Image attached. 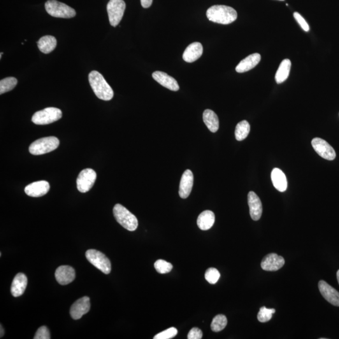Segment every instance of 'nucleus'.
Segmentation results:
<instances>
[{
    "label": "nucleus",
    "mask_w": 339,
    "mask_h": 339,
    "mask_svg": "<svg viewBox=\"0 0 339 339\" xmlns=\"http://www.w3.org/2000/svg\"><path fill=\"white\" fill-rule=\"evenodd\" d=\"M203 53V45L199 42L190 44L184 51L183 59L188 63H192L198 60Z\"/></svg>",
    "instance_id": "6ab92c4d"
},
{
    "label": "nucleus",
    "mask_w": 339,
    "mask_h": 339,
    "mask_svg": "<svg viewBox=\"0 0 339 339\" xmlns=\"http://www.w3.org/2000/svg\"><path fill=\"white\" fill-rule=\"evenodd\" d=\"M193 173L190 170H187L183 173L182 178H181L179 192H178L181 198L187 199L190 196L192 187H193Z\"/></svg>",
    "instance_id": "f3484780"
},
{
    "label": "nucleus",
    "mask_w": 339,
    "mask_h": 339,
    "mask_svg": "<svg viewBox=\"0 0 339 339\" xmlns=\"http://www.w3.org/2000/svg\"><path fill=\"white\" fill-rule=\"evenodd\" d=\"M312 145L313 149L323 159L327 160H333L336 159L335 150L326 141L319 138H313Z\"/></svg>",
    "instance_id": "9d476101"
},
{
    "label": "nucleus",
    "mask_w": 339,
    "mask_h": 339,
    "mask_svg": "<svg viewBox=\"0 0 339 339\" xmlns=\"http://www.w3.org/2000/svg\"><path fill=\"white\" fill-rule=\"evenodd\" d=\"M85 256L89 263L106 275L110 274L111 264L110 259L103 253L96 250H89L85 253Z\"/></svg>",
    "instance_id": "0eeeda50"
},
{
    "label": "nucleus",
    "mask_w": 339,
    "mask_h": 339,
    "mask_svg": "<svg viewBox=\"0 0 339 339\" xmlns=\"http://www.w3.org/2000/svg\"><path fill=\"white\" fill-rule=\"evenodd\" d=\"M49 189V183L47 181L41 180L28 185L25 188V192L30 197H40L47 194Z\"/></svg>",
    "instance_id": "4468645a"
},
{
    "label": "nucleus",
    "mask_w": 339,
    "mask_h": 339,
    "mask_svg": "<svg viewBox=\"0 0 339 339\" xmlns=\"http://www.w3.org/2000/svg\"><path fill=\"white\" fill-rule=\"evenodd\" d=\"M275 312L276 310L274 308L269 309V308H266V306H263V307L260 308L259 312L257 314V319L262 323L268 322L272 319V315Z\"/></svg>",
    "instance_id": "c756f323"
},
{
    "label": "nucleus",
    "mask_w": 339,
    "mask_h": 339,
    "mask_svg": "<svg viewBox=\"0 0 339 339\" xmlns=\"http://www.w3.org/2000/svg\"><path fill=\"white\" fill-rule=\"evenodd\" d=\"M153 0H141V6L145 8H149L152 5Z\"/></svg>",
    "instance_id": "e433bc0d"
},
{
    "label": "nucleus",
    "mask_w": 339,
    "mask_h": 339,
    "mask_svg": "<svg viewBox=\"0 0 339 339\" xmlns=\"http://www.w3.org/2000/svg\"><path fill=\"white\" fill-rule=\"evenodd\" d=\"M59 143V139L56 137H45L32 143L30 146L29 152L34 155L45 154L57 149Z\"/></svg>",
    "instance_id": "20e7f679"
},
{
    "label": "nucleus",
    "mask_w": 339,
    "mask_h": 339,
    "mask_svg": "<svg viewBox=\"0 0 339 339\" xmlns=\"http://www.w3.org/2000/svg\"><path fill=\"white\" fill-rule=\"evenodd\" d=\"M206 15L211 22L222 25L232 24L238 17V13L234 8L225 5L210 7L207 11Z\"/></svg>",
    "instance_id": "f257e3e1"
},
{
    "label": "nucleus",
    "mask_w": 339,
    "mask_h": 339,
    "mask_svg": "<svg viewBox=\"0 0 339 339\" xmlns=\"http://www.w3.org/2000/svg\"><path fill=\"white\" fill-rule=\"evenodd\" d=\"M0 329H1V335H0V338H3V336H4V329L3 328V327H2L1 325V327H0Z\"/></svg>",
    "instance_id": "4c0bfd02"
},
{
    "label": "nucleus",
    "mask_w": 339,
    "mask_h": 339,
    "mask_svg": "<svg viewBox=\"0 0 339 339\" xmlns=\"http://www.w3.org/2000/svg\"><path fill=\"white\" fill-rule=\"evenodd\" d=\"M280 1H284V0H280Z\"/></svg>",
    "instance_id": "a19ab883"
},
{
    "label": "nucleus",
    "mask_w": 339,
    "mask_h": 339,
    "mask_svg": "<svg viewBox=\"0 0 339 339\" xmlns=\"http://www.w3.org/2000/svg\"><path fill=\"white\" fill-rule=\"evenodd\" d=\"M34 339H50V332L46 326H42L37 330Z\"/></svg>",
    "instance_id": "72a5a7b5"
},
{
    "label": "nucleus",
    "mask_w": 339,
    "mask_h": 339,
    "mask_svg": "<svg viewBox=\"0 0 339 339\" xmlns=\"http://www.w3.org/2000/svg\"><path fill=\"white\" fill-rule=\"evenodd\" d=\"M62 117V111L56 108H47L37 111L32 117V122L36 125H45L59 120Z\"/></svg>",
    "instance_id": "423d86ee"
},
{
    "label": "nucleus",
    "mask_w": 339,
    "mask_h": 339,
    "mask_svg": "<svg viewBox=\"0 0 339 339\" xmlns=\"http://www.w3.org/2000/svg\"><path fill=\"white\" fill-rule=\"evenodd\" d=\"M114 216L121 226L129 231H134L138 226L135 215L121 204H116L113 208Z\"/></svg>",
    "instance_id": "7ed1b4c3"
},
{
    "label": "nucleus",
    "mask_w": 339,
    "mask_h": 339,
    "mask_svg": "<svg viewBox=\"0 0 339 339\" xmlns=\"http://www.w3.org/2000/svg\"><path fill=\"white\" fill-rule=\"evenodd\" d=\"M90 299L88 297H84L78 299L71 306L70 314L74 320L80 319L84 315L86 314L90 310Z\"/></svg>",
    "instance_id": "f8f14e48"
},
{
    "label": "nucleus",
    "mask_w": 339,
    "mask_h": 339,
    "mask_svg": "<svg viewBox=\"0 0 339 339\" xmlns=\"http://www.w3.org/2000/svg\"><path fill=\"white\" fill-rule=\"evenodd\" d=\"M292 62L289 59L283 60L278 67L275 75L276 82L278 84L285 82L289 78L291 70Z\"/></svg>",
    "instance_id": "a878e982"
},
{
    "label": "nucleus",
    "mask_w": 339,
    "mask_h": 339,
    "mask_svg": "<svg viewBox=\"0 0 339 339\" xmlns=\"http://www.w3.org/2000/svg\"><path fill=\"white\" fill-rule=\"evenodd\" d=\"M28 280L24 273L17 274L11 283V293L14 297H18L24 294L27 286Z\"/></svg>",
    "instance_id": "412c9836"
},
{
    "label": "nucleus",
    "mask_w": 339,
    "mask_h": 339,
    "mask_svg": "<svg viewBox=\"0 0 339 339\" xmlns=\"http://www.w3.org/2000/svg\"><path fill=\"white\" fill-rule=\"evenodd\" d=\"M261 59V55L259 53H253V54L241 60L236 66V71L237 73H243L252 70L259 63Z\"/></svg>",
    "instance_id": "aec40b11"
},
{
    "label": "nucleus",
    "mask_w": 339,
    "mask_h": 339,
    "mask_svg": "<svg viewBox=\"0 0 339 339\" xmlns=\"http://www.w3.org/2000/svg\"><path fill=\"white\" fill-rule=\"evenodd\" d=\"M154 266L157 272L161 274L170 272L173 268L172 264L163 259L157 260L155 263Z\"/></svg>",
    "instance_id": "7c9ffc66"
},
{
    "label": "nucleus",
    "mask_w": 339,
    "mask_h": 339,
    "mask_svg": "<svg viewBox=\"0 0 339 339\" xmlns=\"http://www.w3.org/2000/svg\"><path fill=\"white\" fill-rule=\"evenodd\" d=\"M203 334L201 329L194 327L190 330L188 334V339H201L203 338Z\"/></svg>",
    "instance_id": "c9c22d12"
},
{
    "label": "nucleus",
    "mask_w": 339,
    "mask_h": 339,
    "mask_svg": "<svg viewBox=\"0 0 339 339\" xmlns=\"http://www.w3.org/2000/svg\"><path fill=\"white\" fill-rule=\"evenodd\" d=\"M250 132V125L247 121L244 120L237 125L235 130V136L238 141L245 140Z\"/></svg>",
    "instance_id": "bb28decb"
},
{
    "label": "nucleus",
    "mask_w": 339,
    "mask_h": 339,
    "mask_svg": "<svg viewBox=\"0 0 339 339\" xmlns=\"http://www.w3.org/2000/svg\"><path fill=\"white\" fill-rule=\"evenodd\" d=\"M153 78L159 83L160 85L173 91H177L179 90V85L175 79L170 76L166 73L161 71L154 72L152 74Z\"/></svg>",
    "instance_id": "a211bd4d"
},
{
    "label": "nucleus",
    "mask_w": 339,
    "mask_h": 339,
    "mask_svg": "<svg viewBox=\"0 0 339 339\" xmlns=\"http://www.w3.org/2000/svg\"><path fill=\"white\" fill-rule=\"evenodd\" d=\"M227 324V320L226 316L224 315H218L215 316L211 323V329L213 332L218 333L225 329Z\"/></svg>",
    "instance_id": "c85d7f7f"
},
{
    "label": "nucleus",
    "mask_w": 339,
    "mask_h": 339,
    "mask_svg": "<svg viewBox=\"0 0 339 339\" xmlns=\"http://www.w3.org/2000/svg\"><path fill=\"white\" fill-rule=\"evenodd\" d=\"M271 180L276 190L281 192L286 191L288 183L286 175L279 169H274L271 172Z\"/></svg>",
    "instance_id": "4be33fe9"
},
{
    "label": "nucleus",
    "mask_w": 339,
    "mask_h": 339,
    "mask_svg": "<svg viewBox=\"0 0 339 339\" xmlns=\"http://www.w3.org/2000/svg\"><path fill=\"white\" fill-rule=\"evenodd\" d=\"M55 276L60 285H66L75 279L76 272L73 267L60 266L55 271Z\"/></svg>",
    "instance_id": "2eb2a0df"
},
{
    "label": "nucleus",
    "mask_w": 339,
    "mask_h": 339,
    "mask_svg": "<svg viewBox=\"0 0 339 339\" xmlns=\"http://www.w3.org/2000/svg\"><path fill=\"white\" fill-rule=\"evenodd\" d=\"M126 4L123 0H110L107 4L109 20L111 26L114 27L119 25L124 15Z\"/></svg>",
    "instance_id": "6e6552de"
},
{
    "label": "nucleus",
    "mask_w": 339,
    "mask_h": 339,
    "mask_svg": "<svg viewBox=\"0 0 339 339\" xmlns=\"http://www.w3.org/2000/svg\"><path fill=\"white\" fill-rule=\"evenodd\" d=\"M294 17L295 19L297 20V22H298L299 26L301 27V29H302L304 31L306 32L309 31V25H308L307 22H306L305 20L304 19V18L298 12H295L294 13Z\"/></svg>",
    "instance_id": "f704fd0d"
},
{
    "label": "nucleus",
    "mask_w": 339,
    "mask_h": 339,
    "mask_svg": "<svg viewBox=\"0 0 339 339\" xmlns=\"http://www.w3.org/2000/svg\"><path fill=\"white\" fill-rule=\"evenodd\" d=\"M337 278H338V281L339 284V269L338 271V272H337Z\"/></svg>",
    "instance_id": "58836bf2"
},
{
    "label": "nucleus",
    "mask_w": 339,
    "mask_h": 339,
    "mask_svg": "<svg viewBox=\"0 0 339 339\" xmlns=\"http://www.w3.org/2000/svg\"><path fill=\"white\" fill-rule=\"evenodd\" d=\"M37 45L41 52L47 54L52 52L57 46V40L54 37L46 36L41 37L37 42Z\"/></svg>",
    "instance_id": "b1692460"
},
{
    "label": "nucleus",
    "mask_w": 339,
    "mask_h": 339,
    "mask_svg": "<svg viewBox=\"0 0 339 339\" xmlns=\"http://www.w3.org/2000/svg\"><path fill=\"white\" fill-rule=\"evenodd\" d=\"M18 83L17 79L13 77H9L0 81V94L10 91L15 87Z\"/></svg>",
    "instance_id": "cd10ccee"
},
{
    "label": "nucleus",
    "mask_w": 339,
    "mask_h": 339,
    "mask_svg": "<svg viewBox=\"0 0 339 339\" xmlns=\"http://www.w3.org/2000/svg\"><path fill=\"white\" fill-rule=\"evenodd\" d=\"M45 8L47 12L53 17L71 18L76 15L74 9L56 0H48L45 4Z\"/></svg>",
    "instance_id": "39448f33"
},
{
    "label": "nucleus",
    "mask_w": 339,
    "mask_h": 339,
    "mask_svg": "<svg viewBox=\"0 0 339 339\" xmlns=\"http://www.w3.org/2000/svg\"><path fill=\"white\" fill-rule=\"evenodd\" d=\"M320 294L329 303L339 306V292L325 281L320 280L319 283Z\"/></svg>",
    "instance_id": "ddd939ff"
},
{
    "label": "nucleus",
    "mask_w": 339,
    "mask_h": 339,
    "mask_svg": "<svg viewBox=\"0 0 339 339\" xmlns=\"http://www.w3.org/2000/svg\"><path fill=\"white\" fill-rule=\"evenodd\" d=\"M285 263V259L282 256H278L276 253H270L262 260L261 266L264 270L276 271L282 268Z\"/></svg>",
    "instance_id": "9b49d317"
},
{
    "label": "nucleus",
    "mask_w": 339,
    "mask_h": 339,
    "mask_svg": "<svg viewBox=\"0 0 339 339\" xmlns=\"http://www.w3.org/2000/svg\"><path fill=\"white\" fill-rule=\"evenodd\" d=\"M97 175L94 170L86 169L81 171L77 179V188L79 191L85 193L89 191L96 180Z\"/></svg>",
    "instance_id": "1a4fd4ad"
},
{
    "label": "nucleus",
    "mask_w": 339,
    "mask_h": 339,
    "mask_svg": "<svg viewBox=\"0 0 339 339\" xmlns=\"http://www.w3.org/2000/svg\"><path fill=\"white\" fill-rule=\"evenodd\" d=\"M203 121L208 128L212 133H215L219 129V118L213 111L206 110L203 113Z\"/></svg>",
    "instance_id": "393cba45"
},
{
    "label": "nucleus",
    "mask_w": 339,
    "mask_h": 339,
    "mask_svg": "<svg viewBox=\"0 0 339 339\" xmlns=\"http://www.w3.org/2000/svg\"><path fill=\"white\" fill-rule=\"evenodd\" d=\"M3 54V52H1V54H0V59H1L2 55Z\"/></svg>",
    "instance_id": "ea45409f"
},
{
    "label": "nucleus",
    "mask_w": 339,
    "mask_h": 339,
    "mask_svg": "<svg viewBox=\"0 0 339 339\" xmlns=\"http://www.w3.org/2000/svg\"><path fill=\"white\" fill-rule=\"evenodd\" d=\"M89 81L90 87L99 99L103 101H110L112 99L114 96L113 90L99 72H90L89 74Z\"/></svg>",
    "instance_id": "f03ea898"
},
{
    "label": "nucleus",
    "mask_w": 339,
    "mask_h": 339,
    "mask_svg": "<svg viewBox=\"0 0 339 339\" xmlns=\"http://www.w3.org/2000/svg\"><path fill=\"white\" fill-rule=\"evenodd\" d=\"M248 206L250 208V213L252 219L258 220L261 218L263 208L259 197L254 192H250L248 196Z\"/></svg>",
    "instance_id": "dca6fc26"
},
{
    "label": "nucleus",
    "mask_w": 339,
    "mask_h": 339,
    "mask_svg": "<svg viewBox=\"0 0 339 339\" xmlns=\"http://www.w3.org/2000/svg\"><path fill=\"white\" fill-rule=\"evenodd\" d=\"M220 273L216 268H210L206 271L205 278L211 284H215L220 278Z\"/></svg>",
    "instance_id": "2f4dec72"
},
{
    "label": "nucleus",
    "mask_w": 339,
    "mask_h": 339,
    "mask_svg": "<svg viewBox=\"0 0 339 339\" xmlns=\"http://www.w3.org/2000/svg\"><path fill=\"white\" fill-rule=\"evenodd\" d=\"M215 222L214 213L211 211H205L197 218V226L203 231H208L213 226Z\"/></svg>",
    "instance_id": "5701e85b"
},
{
    "label": "nucleus",
    "mask_w": 339,
    "mask_h": 339,
    "mask_svg": "<svg viewBox=\"0 0 339 339\" xmlns=\"http://www.w3.org/2000/svg\"><path fill=\"white\" fill-rule=\"evenodd\" d=\"M178 333L177 329L175 327H171L168 329L166 330L162 333L157 334L156 336L153 338L154 339H172L174 337L176 336Z\"/></svg>",
    "instance_id": "473e14b6"
}]
</instances>
